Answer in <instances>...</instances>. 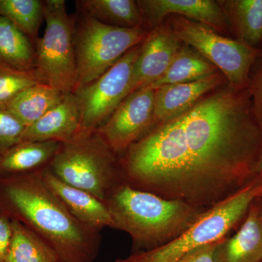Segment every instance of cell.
<instances>
[{"mask_svg": "<svg viewBox=\"0 0 262 262\" xmlns=\"http://www.w3.org/2000/svg\"><path fill=\"white\" fill-rule=\"evenodd\" d=\"M138 6L148 30L163 23L169 15L184 18L208 26L227 36L230 29L225 13L215 0H137Z\"/></svg>", "mask_w": 262, "mask_h": 262, "instance_id": "cell-12", "label": "cell"}, {"mask_svg": "<svg viewBox=\"0 0 262 262\" xmlns=\"http://www.w3.org/2000/svg\"><path fill=\"white\" fill-rule=\"evenodd\" d=\"M0 63L19 70H36L35 46L18 27L1 16Z\"/></svg>", "mask_w": 262, "mask_h": 262, "instance_id": "cell-22", "label": "cell"}, {"mask_svg": "<svg viewBox=\"0 0 262 262\" xmlns=\"http://www.w3.org/2000/svg\"><path fill=\"white\" fill-rule=\"evenodd\" d=\"M256 179L262 180V148L251 171V182Z\"/></svg>", "mask_w": 262, "mask_h": 262, "instance_id": "cell-30", "label": "cell"}, {"mask_svg": "<svg viewBox=\"0 0 262 262\" xmlns=\"http://www.w3.org/2000/svg\"><path fill=\"white\" fill-rule=\"evenodd\" d=\"M183 43L165 21L150 31L141 43L131 76L128 95L159 80Z\"/></svg>", "mask_w": 262, "mask_h": 262, "instance_id": "cell-11", "label": "cell"}, {"mask_svg": "<svg viewBox=\"0 0 262 262\" xmlns=\"http://www.w3.org/2000/svg\"><path fill=\"white\" fill-rule=\"evenodd\" d=\"M25 128L13 114L0 108V151L20 142Z\"/></svg>", "mask_w": 262, "mask_h": 262, "instance_id": "cell-26", "label": "cell"}, {"mask_svg": "<svg viewBox=\"0 0 262 262\" xmlns=\"http://www.w3.org/2000/svg\"><path fill=\"white\" fill-rule=\"evenodd\" d=\"M141 43L127 51L96 80L73 93L80 117V129L75 139L96 132L128 96L131 76Z\"/></svg>", "mask_w": 262, "mask_h": 262, "instance_id": "cell-9", "label": "cell"}, {"mask_svg": "<svg viewBox=\"0 0 262 262\" xmlns=\"http://www.w3.org/2000/svg\"><path fill=\"white\" fill-rule=\"evenodd\" d=\"M65 95L49 84H34L15 96L5 110L13 114L27 127L61 102Z\"/></svg>", "mask_w": 262, "mask_h": 262, "instance_id": "cell-19", "label": "cell"}, {"mask_svg": "<svg viewBox=\"0 0 262 262\" xmlns=\"http://www.w3.org/2000/svg\"><path fill=\"white\" fill-rule=\"evenodd\" d=\"M261 262H262V261Z\"/></svg>", "mask_w": 262, "mask_h": 262, "instance_id": "cell-32", "label": "cell"}, {"mask_svg": "<svg viewBox=\"0 0 262 262\" xmlns=\"http://www.w3.org/2000/svg\"><path fill=\"white\" fill-rule=\"evenodd\" d=\"M222 239L193 250L178 262H217V248Z\"/></svg>", "mask_w": 262, "mask_h": 262, "instance_id": "cell-28", "label": "cell"}, {"mask_svg": "<svg viewBox=\"0 0 262 262\" xmlns=\"http://www.w3.org/2000/svg\"><path fill=\"white\" fill-rule=\"evenodd\" d=\"M261 148L249 88L225 83L151 127L120 165L130 187L208 210L251 182Z\"/></svg>", "mask_w": 262, "mask_h": 262, "instance_id": "cell-1", "label": "cell"}, {"mask_svg": "<svg viewBox=\"0 0 262 262\" xmlns=\"http://www.w3.org/2000/svg\"><path fill=\"white\" fill-rule=\"evenodd\" d=\"M183 44L187 45L214 65L236 89L249 88L251 71L261 50L220 34L208 26L179 16L164 20Z\"/></svg>", "mask_w": 262, "mask_h": 262, "instance_id": "cell-7", "label": "cell"}, {"mask_svg": "<svg viewBox=\"0 0 262 262\" xmlns=\"http://www.w3.org/2000/svg\"><path fill=\"white\" fill-rule=\"evenodd\" d=\"M231 34L249 47L262 49V0H218Z\"/></svg>", "mask_w": 262, "mask_h": 262, "instance_id": "cell-18", "label": "cell"}, {"mask_svg": "<svg viewBox=\"0 0 262 262\" xmlns=\"http://www.w3.org/2000/svg\"><path fill=\"white\" fill-rule=\"evenodd\" d=\"M48 168L62 182L104 203L124 184L120 157L96 132L62 143Z\"/></svg>", "mask_w": 262, "mask_h": 262, "instance_id": "cell-5", "label": "cell"}, {"mask_svg": "<svg viewBox=\"0 0 262 262\" xmlns=\"http://www.w3.org/2000/svg\"><path fill=\"white\" fill-rule=\"evenodd\" d=\"M80 123L78 106L71 93L42 118L26 127L21 141L70 142L77 138Z\"/></svg>", "mask_w": 262, "mask_h": 262, "instance_id": "cell-16", "label": "cell"}, {"mask_svg": "<svg viewBox=\"0 0 262 262\" xmlns=\"http://www.w3.org/2000/svg\"><path fill=\"white\" fill-rule=\"evenodd\" d=\"M39 83L46 82L37 69L19 70L0 63V108L5 110L20 93Z\"/></svg>", "mask_w": 262, "mask_h": 262, "instance_id": "cell-25", "label": "cell"}, {"mask_svg": "<svg viewBox=\"0 0 262 262\" xmlns=\"http://www.w3.org/2000/svg\"><path fill=\"white\" fill-rule=\"evenodd\" d=\"M11 221V241L5 262H60L53 248L23 224Z\"/></svg>", "mask_w": 262, "mask_h": 262, "instance_id": "cell-23", "label": "cell"}, {"mask_svg": "<svg viewBox=\"0 0 262 262\" xmlns=\"http://www.w3.org/2000/svg\"><path fill=\"white\" fill-rule=\"evenodd\" d=\"M42 177L46 185L81 224L99 232L106 227L115 229V223L106 203L91 193L62 182L48 168L42 170Z\"/></svg>", "mask_w": 262, "mask_h": 262, "instance_id": "cell-13", "label": "cell"}, {"mask_svg": "<svg viewBox=\"0 0 262 262\" xmlns=\"http://www.w3.org/2000/svg\"><path fill=\"white\" fill-rule=\"evenodd\" d=\"M260 198H261V199H262V195L261 196H260Z\"/></svg>", "mask_w": 262, "mask_h": 262, "instance_id": "cell-31", "label": "cell"}, {"mask_svg": "<svg viewBox=\"0 0 262 262\" xmlns=\"http://www.w3.org/2000/svg\"><path fill=\"white\" fill-rule=\"evenodd\" d=\"M225 83V76L219 72L203 80L155 89L153 126L185 113L203 96Z\"/></svg>", "mask_w": 262, "mask_h": 262, "instance_id": "cell-14", "label": "cell"}, {"mask_svg": "<svg viewBox=\"0 0 262 262\" xmlns=\"http://www.w3.org/2000/svg\"><path fill=\"white\" fill-rule=\"evenodd\" d=\"M261 195L262 180H253L207 210L194 225L168 244L149 251L133 252L114 262H178L193 250L227 237L241 225L251 204Z\"/></svg>", "mask_w": 262, "mask_h": 262, "instance_id": "cell-4", "label": "cell"}, {"mask_svg": "<svg viewBox=\"0 0 262 262\" xmlns=\"http://www.w3.org/2000/svg\"><path fill=\"white\" fill-rule=\"evenodd\" d=\"M61 144L58 141H20L0 151V179L44 170Z\"/></svg>", "mask_w": 262, "mask_h": 262, "instance_id": "cell-17", "label": "cell"}, {"mask_svg": "<svg viewBox=\"0 0 262 262\" xmlns=\"http://www.w3.org/2000/svg\"><path fill=\"white\" fill-rule=\"evenodd\" d=\"M77 9L101 23L120 27H144L137 3L134 0H81L76 2Z\"/></svg>", "mask_w": 262, "mask_h": 262, "instance_id": "cell-20", "label": "cell"}, {"mask_svg": "<svg viewBox=\"0 0 262 262\" xmlns=\"http://www.w3.org/2000/svg\"><path fill=\"white\" fill-rule=\"evenodd\" d=\"M249 90L253 113L262 128V49L251 71Z\"/></svg>", "mask_w": 262, "mask_h": 262, "instance_id": "cell-27", "label": "cell"}, {"mask_svg": "<svg viewBox=\"0 0 262 262\" xmlns=\"http://www.w3.org/2000/svg\"><path fill=\"white\" fill-rule=\"evenodd\" d=\"M0 16L14 24L35 46L45 20L44 1L0 0Z\"/></svg>", "mask_w": 262, "mask_h": 262, "instance_id": "cell-24", "label": "cell"}, {"mask_svg": "<svg viewBox=\"0 0 262 262\" xmlns=\"http://www.w3.org/2000/svg\"><path fill=\"white\" fill-rule=\"evenodd\" d=\"M217 262L262 261V199L258 198L248 210L237 232L221 241Z\"/></svg>", "mask_w": 262, "mask_h": 262, "instance_id": "cell-15", "label": "cell"}, {"mask_svg": "<svg viewBox=\"0 0 262 262\" xmlns=\"http://www.w3.org/2000/svg\"><path fill=\"white\" fill-rule=\"evenodd\" d=\"M106 204L115 229L130 235L133 252L149 251L168 244L207 211L138 190L125 183L112 193Z\"/></svg>", "mask_w": 262, "mask_h": 262, "instance_id": "cell-3", "label": "cell"}, {"mask_svg": "<svg viewBox=\"0 0 262 262\" xmlns=\"http://www.w3.org/2000/svg\"><path fill=\"white\" fill-rule=\"evenodd\" d=\"M149 32L145 27L127 29L107 25L77 9L74 32L77 64L75 91L104 74L127 51L142 42Z\"/></svg>", "mask_w": 262, "mask_h": 262, "instance_id": "cell-6", "label": "cell"}, {"mask_svg": "<svg viewBox=\"0 0 262 262\" xmlns=\"http://www.w3.org/2000/svg\"><path fill=\"white\" fill-rule=\"evenodd\" d=\"M155 95L150 85L129 94L96 131L120 158L152 127Z\"/></svg>", "mask_w": 262, "mask_h": 262, "instance_id": "cell-10", "label": "cell"}, {"mask_svg": "<svg viewBox=\"0 0 262 262\" xmlns=\"http://www.w3.org/2000/svg\"><path fill=\"white\" fill-rule=\"evenodd\" d=\"M44 8L46 27L35 43L36 69L46 84L71 94L77 82L75 15L68 14L64 0H45Z\"/></svg>", "mask_w": 262, "mask_h": 262, "instance_id": "cell-8", "label": "cell"}, {"mask_svg": "<svg viewBox=\"0 0 262 262\" xmlns=\"http://www.w3.org/2000/svg\"><path fill=\"white\" fill-rule=\"evenodd\" d=\"M220 72L214 65L185 44L177 52L165 73L151 87L154 89L169 84L203 80Z\"/></svg>", "mask_w": 262, "mask_h": 262, "instance_id": "cell-21", "label": "cell"}, {"mask_svg": "<svg viewBox=\"0 0 262 262\" xmlns=\"http://www.w3.org/2000/svg\"><path fill=\"white\" fill-rule=\"evenodd\" d=\"M11 236V221L0 213V262L6 261Z\"/></svg>", "mask_w": 262, "mask_h": 262, "instance_id": "cell-29", "label": "cell"}, {"mask_svg": "<svg viewBox=\"0 0 262 262\" xmlns=\"http://www.w3.org/2000/svg\"><path fill=\"white\" fill-rule=\"evenodd\" d=\"M42 170L0 179V213L37 234L60 262H94L101 248V234L71 214L46 185Z\"/></svg>", "mask_w": 262, "mask_h": 262, "instance_id": "cell-2", "label": "cell"}]
</instances>
